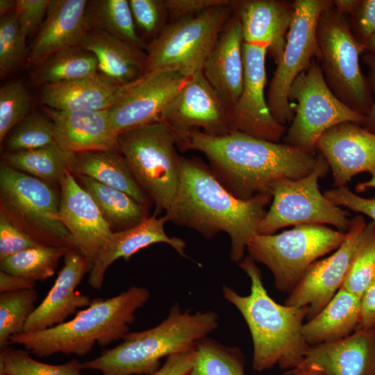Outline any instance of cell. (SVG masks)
<instances>
[{"label": "cell", "instance_id": "obj_21", "mask_svg": "<svg viewBox=\"0 0 375 375\" xmlns=\"http://www.w3.org/2000/svg\"><path fill=\"white\" fill-rule=\"evenodd\" d=\"M88 1L51 0L28 54V62L36 67L65 49L80 45L90 30Z\"/></svg>", "mask_w": 375, "mask_h": 375}, {"label": "cell", "instance_id": "obj_13", "mask_svg": "<svg viewBox=\"0 0 375 375\" xmlns=\"http://www.w3.org/2000/svg\"><path fill=\"white\" fill-rule=\"evenodd\" d=\"M331 0H295L294 14L287 34L282 57L269 83L267 101L275 119L285 126L294 112L289 101L290 88L318 53L317 26L321 13L333 5Z\"/></svg>", "mask_w": 375, "mask_h": 375}, {"label": "cell", "instance_id": "obj_27", "mask_svg": "<svg viewBox=\"0 0 375 375\" xmlns=\"http://www.w3.org/2000/svg\"><path fill=\"white\" fill-rule=\"evenodd\" d=\"M166 222L165 216L157 217L153 215L133 227L113 232L89 272V285L95 290H100L107 269L112 262L120 258L128 260L138 251L153 244H167L181 256L186 257L184 251L185 242L181 238L169 237L166 233Z\"/></svg>", "mask_w": 375, "mask_h": 375}, {"label": "cell", "instance_id": "obj_6", "mask_svg": "<svg viewBox=\"0 0 375 375\" xmlns=\"http://www.w3.org/2000/svg\"><path fill=\"white\" fill-rule=\"evenodd\" d=\"M316 37V59L327 85L345 105L367 116L374 97L360 66L364 49L352 32L348 16L339 11L333 1L318 19Z\"/></svg>", "mask_w": 375, "mask_h": 375}, {"label": "cell", "instance_id": "obj_28", "mask_svg": "<svg viewBox=\"0 0 375 375\" xmlns=\"http://www.w3.org/2000/svg\"><path fill=\"white\" fill-rule=\"evenodd\" d=\"M80 46L96 56L99 73L119 85L134 83L145 73L147 53L104 31L89 30Z\"/></svg>", "mask_w": 375, "mask_h": 375}, {"label": "cell", "instance_id": "obj_4", "mask_svg": "<svg viewBox=\"0 0 375 375\" xmlns=\"http://www.w3.org/2000/svg\"><path fill=\"white\" fill-rule=\"evenodd\" d=\"M150 295L147 288L133 286L111 298L94 299L69 321L43 331L13 335L10 344L22 345L38 357L57 353L83 356L97 344L105 347L122 339L135 321V312Z\"/></svg>", "mask_w": 375, "mask_h": 375}, {"label": "cell", "instance_id": "obj_41", "mask_svg": "<svg viewBox=\"0 0 375 375\" xmlns=\"http://www.w3.org/2000/svg\"><path fill=\"white\" fill-rule=\"evenodd\" d=\"M31 100L19 81H10L0 88V142L30 113Z\"/></svg>", "mask_w": 375, "mask_h": 375}, {"label": "cell", "instance_id": "obj_31", "mask_svg": "<svg viewBox=\"0 0 375 375\" xmlns=\"http://www.w3.org/2000/svg\"><path fill=\"white\" fill-rule=\"evenodd\" d=\"M81 185L94 199L113 232L133 227L147 216V206L128 194L85 176H78Z\"/></svg>", "mask_w": 375, "mask_h": 375}, {"label": "cell", "instance_id": "obj_23", "mask_svg": "<svg viewBox=\"0 0 375 375\" xmlns=\"http://www.w3.org/2000/svg\"><path fill=\"white\" fill-rule=\"evenodd\" d=\"M54 125L56 144L63 150L78 153L118 150V135L106 110H58L42 109Z\"/></svg>", "mask_w": 375, "mask_h": 375}, {"label": "cell", "instance_id": "obj_37", "mask_svg": "<svg viewBox=\"0 0 375 375\" xmlns=\"http://www.w3.org/2000/svg\"><path fill=\"white\" fill-rule=\"evenodd\" d=\"M38 297L35 288L0 293V351L9 347L12 336L24 333Z\"/></svg>", "mask_w": 375, "mask_h": 375}, {"label": "cell", "instance_id": "obj_12", "mask_svg": "<svg viewBox=\"0 0 375 375\" xmlns=\"http://www.w3.org/2000/svg\"><path fill=\"white\" fill-rule=\"evenodd\" d=\"M329 170L326 160L319 153L308 176L276 182L272 190V205L258 225V234H274L282 228L301 224H330L347 232L349 213L319 190V178L326 176Z\"/></svg>", "mask_w": 375, "mask_h": 375}, {"label": "cell", "instance_id": "obj_44", "mask_svg": "<svg viewBox=\"0 0 375 375\" xmlns=\"http://www.w3.org/2000/svg\"><path fill=\"white\" fill-rule=\"evenodd\" d=\"M42 245L0 212V261L23 250Z\"/></svg>", "mask_w": 375, "mask_h": 375}, {"label": "cell", "instance_id": "obj_14", "mask_svg": "<svg viewBox=\"0 0 375 375\" xmlns=\"http://www.w3.org/2000/svg\"><path fill=\"white\" fill-rule=\"evenodd\" d=\"M230 109L201 71L188 77L169 99L160 122L173 131L177 143L183 136L198 128L208 135L222 136L232 131Z\"/></svg>", "mask_w": 375, "mask_h": 375}, {"label": "cell", "instance_id": "obj_45", "mask_svg": "<svg viewBox=\"0 0 375 375\" xmlns=\"http://www.w3.org/2000/svg\"><path fill=\"white\" fill-rule=\"evenodd\" d=\"M51 0H17L15 15L22 34L26 38L44 22Z\"/></svg>", "mask_w": 375, "mask_h": 375}, {"label": "cell", "instance_id": "obj_51", "mask_svg": "<svg viewBox=\"0 0 375 375\" xmlns=\"http://www.w3.org/2000/svg\"><path fill=\"white\" fill-rule=\"evenodd\" d=\"M362 60L368 67L369 76L367 78L372 93L374 95L372 106L362 126L367 130L375 133V51L364 52L362 53Z\"/></svg>", "mask_w": 375, "mask_h": 375}, {"label": "cell", "instance_id": "obj_7", "mask_svg": "<svg viewBox=\"0 0 375 375\" xmlns=\"http://www.w3.org/2000/svg\"><path fill=\"white\" fill-rule=\"evenodd\" d=\"M117 144L138 184L154 203V215L166 212L181 181L173 131L163 122H154L120 133Z\"/></svg>", "mask_w": 375, "mask_h": 375}, {"label": "cell", "instance_id": "obj_38", "mask_svg": "<svg viewBox=\"0 0 375 375\" xmlns=\"http://www.w3.org/2000/svg\"><path fill=\"white\" fill-rule=\"evenodd\" d=\"M375 274V224H366L342 285L362 298L372 284Z\"/></svg>", "mask_w": 375, "mask_h": 375}, {"label": "cell", "instance_id": "obj_9", "mask_svg": "<svg viewBox=\"0 0 375 375\" xmlns=\"http://www.w3.org/2000/svg\"><path fill=\"white\" fill-rule=\"evenodd\" d=\"M231 4L214 6L194 16L168 23L147 44L144 74L167 70L188 78L202 71L233 15Z\"/></svg>", "mask_w": 375, "mask_h": 375}, {"label": "cell", "instance_id": "obj_17", "mask_svg": "<svg viewBox=\"0 0 375 375\" xmlns=\"http://www.w3.org/2000/svg\"><path fill=\"white\" fill-rule=\"evenodd\" d=\"M188 78L174 71L144 74L126 94L108 110L112 126L120 133L160 122L163 108Z\"/></svg>", "mask_w": 375, "mask_h": 375}, {"label": "cell", "instance_id": "obj_56", "mask_svg": "<svg viewBox=\"0 0 375 375\" xmlns=\"http://www.w3.org/2000/svg\"><path fill=\"white\" fill-rule=\"evenodd\" d=\"M364 51H375V33L372 35L363 44Z\"/></svg>", "mask_w": 375, "mask_h": 375}, {"label": "cell", "instance_id": "obj_47", "mask_svg": "<svg viewBox=\"0 0 375 375\" xmlns=\"http://www.w3.org/2000/svg\"><path fill=\"white\" fill-rule=\"evenodd\" d=\"M324 195L338 206H344L369 216L375 224V196L370 198L360 197L347 185L326 190Z\"/></svg>", "mask_w": 375, "mask_h": 375}, {"label": "cell", "instance_id": "obj_20", "mask_svg": "<svg viewBox=\"0 0 375 375\" xmlns=\"http://www.w3.org/2000/svg\"><path fill=\"white\" fill-rule=\"evenodd\" d=\"M88 272V265L81 252L69 250L53 285L30 316L24 333L43 331L60 324L79 308H87L91 299L76 292V288Z\"/></svg>", "mask_w": 375, "mask_h": 375}, {"label": "cell", "instance_id": "obj_8", "mask_svg": "<svg viewBox=\"0 0 375 375\" xmlns=\"http://www.w3.org/2000/svg\"><path fill=\"white\" fill-rule=\"evenodd\" d=\"M60 200L49 183L1 163L0 212L42 244L78 250L60 219Z\"/></svg>", "mask_w": 375, "mask_h": 375}, {"label": "cell", "instance_id": "obj_54", "mask_svg": "<svg viewBox=\"0 0 375 375\" xmlns=\"http://www.w3.org/2000/svg\"><path fill=\"white\" fill-rule=\"evenodd\" d=\"M17 0H0V15L3 17L15 12Z\"/></svg>", "mask_w": 375, "mask_h": 375}, {"label": "cell", "instance_id": "obj_29", "mask_svg": "<svg viewBox=\"0 0 375 375\" xmlns=\"http://www.w3.org/2000/svg\"><path fill=\"white\" fill-rule=\"evenodd\" d=\"M361 298L341 287L331 301L303 326V334L310 346L343 339L358 328Z\"/></svg>", "mask_w": 375, "mask_h": 375}, {"label": "cell", "instance_id": "obj_25", "mask_svg": "<svg viewBox=\"0 0 375 375\" xmlns=\"http://www.w3.org/2000/svg\"><path fill=\"white\" fill-rule=\"evenodd\" d=\"M243 44L242 26L233 10L202 69L207 81L231 108L242 88Z\"/></svg>", "mask_w": 375, "mask_h": 375}, {"label": "cell", "instance_id": "obj_3", "mask_svg": "<svg viewBox=\"0 0 375 375\" xmlns=\"http://www.w3.org/2000/svg\"><path fill=\"white\" fill-rule=\"evenodd\" d=\"M251 280L247 296L223 286L224 298L242 315L253 341V369L261 372L278 364L284 369L298 367L310 346L303 334L304 319L309 308L276 303L265 289L262 274L249 255L238 264Z\"/></svg>", "mask_w": 375, "mask_h": 375}, {"label": "cell", "instance_id": "obj_19", "mask_svg": "<svg viewBox=\"0 0 375 375\" xmlns=\"http://www.w3.org/2000/svg\"><path fill=\"white\" fill-rule=\"evenodd\" d=\"M316 149L329 165L335 188L375 169V133L360 124L344 122L332 127L320 137Z\"/></svg>", "mask_w": 375, "mask_h": 375}, {"label": "cell", "instance_id": "obj_18", "mask_svg": "<svg viewBox=\"0 0 375 375\" xmlns=\"http://www.w3.org/2000/svg\"><path fill=\"white\" fill-rule=\"evenodd\" d=\"M60 219L84 256L90 272L113 233L89 193L67 171L60 183Z\"/></svg>", "mask_w": 375, "mask_h": 375}, {"label": "cell", "instance_id": "obj_11", "mask_svg": "<svg viewBox=\"0 0 375 375\" xmlns=\"http://www.w3.org/2000/svg\"><path fill=\"white\" fill-rule=\"evenodd\" d=\"M294 117L284 138L285 144L315 153L320 137L344 122L362 126L367 116L351 109L331 91L316 58L292 83L288 96Z\"/></svg>", "mask_w": 375, "mask_h": 375}, {"label": "cell", "instance_id": "obj_16", "mask_svg": "<svg viewBox=\"0 0 375 375\" xmlns=\"http://www.w3.org/2000/svg\"><path fill=\"white\" fill-rule=\"evenodd\" d=\"M366 224L362 215L350 219L342 244L333 254L310 266L291 290L285 304L308 306V319L321 311L342 287Z\"/></svg>", "mask_w": 375, "mask_h": 375}, {"label": "cell", "instance_id": "obj_32", "mask_svg": "<svg viewBox=\"0 0 375 375\" xmlns=\"http://www.w3.org/2000/svg\"><path fill=\"white\" fill-rule=\"evenodd\" d=\"M74 156L75 153L65 151L56 144L34 149L6 152L2 156V161L51 185H60L65 172H70Z\"/></svg>", "mask_w": 375, "mask_h": 375}, {"label": "cell", "instance_id": "obj_34", "mask_svg": "<svg viewBox=\"0 0 375 375\" xmlns=\"http://www.w3.org/2000/svg\"><path fill=\"white\" fill-rule=\"evenodd\" d=\"M87 17L90 30H100L140 49H147V44L137 33L128 0L88 1Z\"/></svg>", "mask_w": 375, "mask_h": 375}, {"label": "cell", "instance_id": "obj_40", "mask_svg": "<svg viewBox=\"0 0 375 375\" xmlns=\"http://www.w3.org/2000/svg\"><path fill=\"white\" fill-rule=\"evenodd\" d=\"M82 369L78 359L51 365L35 360L26 349L8 347L0 351V373L6 375H81Z\"/></svg>", "mask_w": 375, "mask_h": 375}, {"label": "cell", "instance_id": "obj_15", "mask_svg": "<svg viewBox=\"0 0 375 375\" xmlns=\"http://www.w3.org/2000/svg\"><path fill=\"white\" fill-rule=\"evenodd\" d=\"M242 51L243 84L237 102L230 109L231 130L280 142L285 127L273 117L265 95L268 46L244 42Z\"/></svg>", "mask_w": 375, "mask_h": 375}, {"label": "cell", "instance_id": "obj_57", "mask_svg": "<svg viewBox=\"0 0 375 375\" xmlns=\"http://www.w3.org/2000/svg\"><path fill=\"white\" fill-rule=\"evenodd\" d=\"M372 284H375V274H374V280H373Z\"/></svg>", "mask_w": 375, "mask_h": 375}, {"label": "cell", "instance_id": "obj_48", "mask_svg": "<svg viewBox=\"0 0 375 375\" xmlns=\"http://www.w3.org/2000/svg\"><path fill=\"white\" fill-rule=\"evenodd\" d=\"M231 3L232 0H165L168 23L194 16L214 6Z\"/></svg>", "mask_w": 375, "mask_h": 375}, {"label": "cell", "instance_id": "obj_35", "mask_svg": "<svg viewBox=\"0 0 375 375\" xmlns=\"http://www.w3.org/2000/svg\"><path fill=\"white\" fill-rule=\"evenodd\" d=\"M241 349L206 337L195 346V358L189 375H245Z\"/></svg>", "mask_w": 375, "mask_h": 375}, {"label": "cell", "instance_id": "obj_43", "mask_svg": "<svg viewBox=\"0 0 375 375\" xmlns=\"http://www.w3.org/2000/svg\"><path fill=\"white\" fill-rule=\"evenodd\" d=\"M136 28L154 39L168 24L165 0H128Z\"/></svg>", "mask_w": 375, "mask_h": 375}, {"label": "cell", "instance_id": "obj_53", "mask_svg": "<svg viewBox=\"0 0 375 375\" xmlns=\"http://www.w3.org/2000/svg\"><path fill=\"white\" fill-rule=\"evenodd\" d=\"M285 375H326L320 369L313 365L305 367H299L294 369L288 370Z\"/></svg>", "mask_w": 375, "mask_h": 375}, {"label": "cell", "instance_id": "obj_42", "mask_svg": "<svg viewBox=\"0 0 375 375\" xmlns=\"http://www.w3.org/2000/svg\"><path fill=\"white\" fill-rule=\"evenodd\" d=\"M26 38L22 34L15 12L0 19V72L1 76L15 70L28 53Z\"/></svg>", "mask_w": 375, "mask_h": 375}, {"label": "cell", "instance_id": "obj_46", "mask_svg": "<svg viewBox=\"0 0 375 375\" xmlns=\"http://www.w3.org/2000/svg\"><path fill=\"white\" fill-rule=\"evenodd\" d=\"M347 16L353 33L363 47L375 33V0H356Z\"/></svg>", "mask_w": 375, "mask_h": 375}, {"label": "cell", "instance_id": "obj_33", "mask_svg": "<svg viewBox=\"0 0 375 375\" xmlns=\"http://www.w3.org/2000/svg\"><path fill=\"white\" fill-rule=\"evenodd\" d=\"M96 56L81 46L61 50L35 67L33 81L41 86L92 76L98 73Z\"/></svg>", "mask_w": 375, "mask_h": 375}, {"label": "cell", "instance_id": "obj_5", "mask_svg": "<svg viewBox=\"0 0 375 375\" xmlns=\"http://www.w3.org/2000/svg\"><path fill=\"white\" fill-rule=\"evenodd\" d=\"M213 311H182L176 303L167 318L155 327L128 332L119 345L103 351L97 358L82 363L83 369L101 375H149L160 367V360L195 348L218 326Z\"/></svg>", "mask_w": 375, "mask_h": 375}, {"label": "cell", "instance_id": "obj_39", "mask_svg": "<svg viewBox=\"0 0 375 375\" xmlns=\"http://www.w3.org/2000/svg\"><path fill=\"white\" fill-rule=\"evenodd\" d=\"M4 141L7 152L56 144L53 123L44 112H31L11 130Z\"/></svg>", "mask_w": 375, "mask_h": 375}, {"label": "cell", "instance_id": "obj_24", "mask_svg": "<svg viewBox=\"0 0 375 375\" xmlns=\"http://www.w3.org/2000/svg\"><path fill=\"white\" fill-rule=\"evenodd\" d=\"M308 365L326 375H375V328L358 329L340 340L310 346L297 367Z\"/></svg>", "mask_w": 375, "mask_h": 375}, {"label": "cell", "instance_id": "obj_52", "mask_svg": "<svg viewBox=\"0 0 375 375\" xmlns=\"http://www.w3.org/2000/svg\"><path fill=\"white\" fill-rule=\"evenodd\" d=\"M35 283L34 281L0 272V293L33 289Z\"/></svg>", "mask_w": 375, "mask_h": 375}, {"label": "cell", "instance_id": "obj_50", "mask_svg": "<svg viewBox=\"0 0 375 375\" xmlns=\"http://www.w3.org/2000/svg\"><path fill=\"white\" fill-rule=\"evenodd\" d=\"M375 328V284H372L361 298L358 329Z\"/></svg>", "mask_w": 375, "mask_h": 375}, {"label": "cell", "instance_id": "obj_26", "mask_svg": "<svg viewBox=\"0 0 375 375\" xmlns=\"http://www.w3.org/2000/svg\"><path fill=\"white\" fill-rule=\"evenodd\" d=\"M136 81L119 85L98 72L81 78L43 85L40 100L46 107L58 110H106L117 103Z\"/></svg>", "mask_w": 375, "mask_h": 375}, {"label": "cell", "instance_id": "obj_22", "mask_svg": "<svg viewBox=\"0 0 375 375\" xmlns=\"http://www.w3.org/2000/svg\"><path fill=\"white\" fill-rule=\"evenodd\" d=\"M231 6L242 28L244 42L266 44L276 65L283 53L292 22L293 1L285 0H237Z\"/></svg>", "mask_w": 375, "mask_h": 375}, {"label": "cell", "instance_id": "obj_55", "mask_svg": "<svg viewBox=\"0 0 375 375\" xmlns=\"http://www.w3.org/2000/svg\"><path fill=\"white\" fill-rule=\"evenodd\" d=\"M370 179L364 182L359 183L356 186V192H362L369 189L375 188V169L369 172Z\"/></svg>", "mask_w": 375, "mask_h": 375}, {"label": "cell", "instance_id": "obj_10", "mask_svg": "<svg viewBox=\"0 0 375 375\" xmlns=\"http://www.w3.org/2000/svg\"><path fill=\"white\" fill-rule=\"evenodd\" d=\"M346 235L324 224H301L278 234H257L247 250L269 269L278 290L290 292L310 266L335 251Z\"/></svg>", "mask_w": 375, "mask_h": 375}, {"label": "cell", "instance_id": "obj_36", "mask_svg": "<svg viewBox=\"0 0 375 375\" xmlns=\"http://www.w3.org/2000/svg\"><path fill=\"white\" fill-rule=\"evenodd\" d=\"M68 251L44 244L29 248L1 260V270L35 282L44 281L54 274L59 260Z\"/></svg>", "mask_w": 375, "mask_h": 375}, {"label": "cell", "instance_id": "obj_2", "mask_svg": "<svg viewBox=\"0 0 375 375\" xmlns=\"http://www.w3.org/2000/svg\"><path fill=\"white\" fill-rule=\"evenodd\" d=\"M180 185L165 212L167 222L194 229L206 238L226 233L231 240L230 258L240 262L258 234L272 195L238 199L222 184L210 166L197 158L180 156Z\"/></svg>", "mask_w": 375, "mask_h": 375}, {"label": "cell", "instance_id": "obj_30", "mask_svg": "<svg viewBox=\"0 0 375 375\" xmlns=\"http://www.w3.org/2000/svg\"><path fill=\"white\" fill-rule=\"evenodd\" d=\"M70 172L74 176H88L105 185L121 190L145 206L149 203V197L138 184L126 159L119 151H92L75 153Z\"/></svg>", "mask_w": 375, "mask_h": 375}, {"label": "cell", "instance_id": "obj_49", "mask_svg": "<svg viewBox=\"0 0 375 375\" xmlns=\"http://www.w3.org/2000/svg\"><path fill=\"white\" fill-rule=\"evenodd\" d=\"M195 358V348L167 357L165 362L149 375H189Z\"/></svg>", "mask_w": 375, "mask_h": 375}, {"label": "cell", "instance_id": "obj_1", "mask_svg": "<svg viewBox=\"0 0 375 375\" xmlns=\"http://www.w3.org/2000/svg\"><path fill=\"white\" fill-rule=\"evenodd\" d=\"M177 146L203 153L222 184L244 200L258 194H272L274 185L281 180L308 176L317 160L315 153L235 131L212 136L194 129L183 136Z\"/></svg>", "mask_w": 375, "mask_h": 375}]
</instances>
